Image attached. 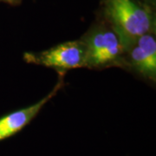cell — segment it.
<instances>
[{
    "label": "cell",
    "mask_w": 156,
    "mask_h": 156,
    "mask_svg": "<svg viewBox=\"0 0 156 156\" xmlns=\"http://www.w3.org/2000/svg\"><path fill=\"white\" fill-rule=\"evenodd\" d=\"M83 41L87 50V68L105 69L121 66L124 62L123 45L112 28L96 27L87 34Z\"/></svg>",
    "instance_id": "cell-2"
},
{
    "label": "cell",
    "mask_w": 156,
    "mask_h": 156,
    "mask_svg": "<svg viewBox=\"0 0 156 156\" xmlns=\"http://www.w3.org/2000/svg\"><path fill=\"white\" fill-rule=\"evenodd\" d=\"M28 63L54 69L62 73L66 70L87 68V50L83 40L69 41L41 52H28L23 56Z\"/></svg>",
    "instance_id": "cell-3"
},
{
    "label": "cell",
    "mask_w": 156,
    "mask_h": 156,
    "mask_svg": "<svg viewBox=\"0 0 156 156\" xmlns=\"http://www.w3.org/2000/svg\"><path fill=\"white\" fill-rule=\"evenodd\" d=\"M106 14L124 51L135 39L154 30L152 12L138 0H107Z\"/></svg>",
    "instance_id": "cell-1"
},
{
    "label": "cell",
    "mask_w": 156,
    "mask_h": 156,
    "mask_svg": "<svg viewBox=\"0 0 156 156\" xmlns=\"http://www.w3.org/2000/svg\"><path fill=\"white\" fill-rule=\"evenodd\" d=\"M0 1H4V2H6V3H9V4H16L17 2H19L20 0H0Z\"/></svg>",
    "instance_id": "cell-6"
},
{
    "label": "cell",
    "mask_w": 156,
    "mask_h": 156,
    "mask_svg": "<svg viewBox=\"0 0 156 156\" xmlns=\"http://www.w3.org/2000/svg\"><path fill=\"white\" fill-rule=\"evenodd\" d=\"M62 85L63 81L61 79L49 95H46L35 104L19 109L17 111L12 112L5 116L0 118V141L16 134L19 131H21L26 125H28L31 122V120L38 114L42 108L57 94Z\"/></svg>",
    "instance_id": "cell-5"
},
{
    "label": "cell",
    "mask_w": 156,
    "mask_h": 156,
    "mask_svg": "<svg viewBox=\"0 0 156 156\" xmlns=\"http://www.w3.org/2000/svg\"><path fill=\"white\" fill-rule=\"evenodd\" d=\"M132 69L151 81L156 78V40L154 30L134 40L125 50Z\"/></svg>",
    "instance_id": "cell-4"
}]
</instances>
